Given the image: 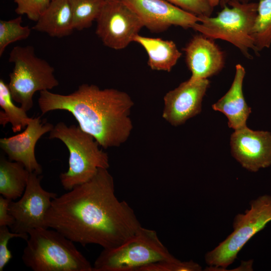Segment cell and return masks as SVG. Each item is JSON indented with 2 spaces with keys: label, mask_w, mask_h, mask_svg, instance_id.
<instances>
[{
  "label": "cell",
  "mask_w": 271,
  "mask_h": 271,
  "mask_svg": "<svg viewBox=\"0 0 271 271\" xmlns=\"http://www.w3.org/2000/svg\"><path fill=\"white\" fill-rule=\"evenodd\" d=\"M46 224L74 242L115 247L142 227L134 211L114 193L107 169H99L88 181L53 199Z\"/></svg>",
  "instance_id": "1"
},
{
  "label": "cell",
  "mask_w": 271,
  "mask_h": 271,
  "mask_svg": "<svg viewBox=\"0 0 271 271\" xmlns=\"http://www.w3.org/2000/svg\"><path fill=\"white\" fill-rule=\"evenodd\" d=\"M38 102L43 114L55 110L71 113L80 128L104 149L119 147L133 128L130 114L134 102L126 92L114 88L83 84L67 95L44 90Z\"/></svg>",
  "instance_id": "2"
},
{
  "label": "cell",
  "mask_w": 271,
  "mask_h": 271,
  "mask_svg": "<svg viewBox=\"0 0 271 271\" xmlns=\"http://www.w3.org/2000/svg\"><path fill=\"white\" fill-rule=\"evenodd\" d=\"M49 228L29 232L22 256L26 266L34 271H93V266L74 242Z\"/></svg>",
  "instance_id": "3"
},
{
  "label": "cell",
  "mask_w": 271,
  "mask_h": 271,
  "mask_svg": "<svg viewBox=\"0 0 271 271\" xmlns=\"http://www.w3.org/2000/svg\"><path fill=\"white\" fill-rule=\"evenodd\" d=\"M49 138L61 140L69 150L68 169L59 176L66 190L88 181L99 169L109 167L107 153L99 148V145L92 136L79 126H67L59 122L50 132Z\"/></svg>",
  "instance_id": "4"
},
{
  "label": "cell",
  "mask_w": 271,
  "mask_h": 271,
  "mask_svg": "<svg viewBox=\"0 0 271 271\" xmlns=\"http://www.w3.org/2000/svg\"><path fill=\"white\" fill-rule=\"evenodd\" d=\"M176 259L155 230L142 226L119 245L103 249L94 263L93 271H138L154 262Z\"/></svg>",
  "instance_id": "5"
},
{
  "label": "cell",
  "mask_w": 271,
  "mask_h": 271,
  "mask_svg": "<svg viewBox=\"0 0 271 271\" xmlns=\"http://www.w3.org/2000/svg\"><path fill=\"white\" fill-rule=\"evenodd\" d=\"M9 61L14 64L8 83L12 98L27 112L33 107L36 92L49 90L59 85L54 68L36 55L32 46L14 47Z\"/></svg>",
  "instance_id": "6"
},
{
  "label": "cell",
  "mask_w": 271,
  "mask_h": 271,
  "mask_svg": "<svg viewBox=\"0 0 271 271\" xmlns=\"http://www.w3.org/2000/svg\"><path fill=\"white\" fill-rule=\"evenodd\" d=\"M215 17H198L201 22L192 28L207 38L221 39L238 48L248 58L255 51L251 32L257 13V3L230 0Z\"/></svg>",
  "instance_id": "7"
},
{
  "label": "cell",
  "mask_w": 271,
  "mask_h": 271,
  "mask_svg": "<svg viewBox=\"0 0 271 271\" xmlns=\"http://www.w3.org/2000/svg\"><path fill=\"white\" fill-rule=\"evenodd\" d=\"M250 205L249 209L235 217L232 232L206 254L205 261L211 268H225L232 264L246 243L271 221V196H260Z\"/></svg>",
  "instance_id": "8"
},
{
  "label": "cell",
  "mask_w": 271,
  "mask_h": 271,
  "mask_svg": "<svg viewBox=\"0 0 271 271\" xmlns=\"http://www.w3.org/2000/svg\"><path fill=\"white\" fill-rule=\"evenodd\" d=\"M95 33L106 47L123 49L144 25L138 16L122 0H105L96 20Z\"/></svg>",
  "instance_id": "9"
},
{
  "label": "cell",
  "mask_w": 271,
  "mask_h": 271,
  "mask_svg": "<svg viewBox=\"0 0 271 271\" xmlns=\"http://www.w3.org/2000/svg\"><path fill=\"white\" fill-rule=\"evenodd\" d=\"M41 179L39 174L30 172L20 199L11 201L9 210L15 220L11 228L13 232L28 234L35 229L48 228L46 215L57 194L44 190L41 185Z\"/></svg>",
  "instance_id": "10"
},
{
  "label": "cell",
  "mask_w": 271,
  "mask_h": 271,
  "mask_svg": "<svg viewBox=\"0 0 271 271\" xmlns=\"http://www.w3.org/2000/svg\"><path fill=\"white\" fill-rule=\"evenodd\" d=\"M141 19L151 32L160 33L172 26L192 28L201 22L198 16L166 0H122Z\"/></svg>",
  "instance_id": "11"
},
{
  "label": "cell",
  "mask_w": 271,
  "mask_h": 271,
  "mask_svg": "<svg viewBox=\"0 0 271 271\" xmlns=\"http://www.w3.org/2000/svg\"><path fill=\"white\" fill-rule=\"evenodd\" d=\"M209 84L207 79L189 78L168 92L164 97L163 118L171 125L178 126L199 114Z\"/></svg>",
  "instance_id": "12"
},
{
  "label": "cell",
  "mask_w": 271,
  "mask_h": 271,
  "mask_svg": "<svg viewBox=\"0 0 271 271\" xmlns=\"http://www.w3.org/2000/svg\"><path fill=\"white\" fill-rule=\"evenodd\" d=\"M231 153L245 169L255 172L271 165V133L246 126L235 130L230 138Z\"/></svg>",
  "instance_id": "13"
},
{
  "label": "cell",
  "mask_w": 271,
  "mask_h": 271,
  "mask_svg": "<svg viewBox=\"0 0 271 271\" xmlns=\"http://www.w3.org/2000/svg\"><path fill=\"white\" fill-rule=\"evenodd\" d=\"M53 127L50 123L42 122L39 117L31 118L24 131L1 139L0 147L10 160L21 163L30 172L40 175L42 168L35 157V146L40 138L50 132Z\"/></svg>",
  "instance_id": "14"
},
{
  "label": "cell",
  "mask_w": 271,
  "mask_h": 271,
  "mask_svg": "<svg viewBox=\"0 0 271 271\" xmlns=\"http://www.w3.org/2000/svg\"><path fill=\"white\" fill-rule=\"evenodd\" d=\"M186 61L192 79H207L219 72L224 64L223 52L204 36H195L184 48Z\"/></svg>",
  "instance_id": "15"
},
{
  "label": "cell",
  "mask_w": 271,
  "mask_h": 271,
  "mask_svg": "<svg viewBox=\"0 0 271 271\" xmlns=\"http://www.w3.org/2000/svg\"><path fill=\"white\" fill-rule=\"evenodd\" d=\"M235 68V76L230 89L212 105L214 110L226 115L229 127L234 130L246 126V120L251 113V108L247 105L242 91L245 69L241 64L236 65Z\"/></svg>",
  "instance_id": "16"
},
{
  "label": "cell",
  "mask_w": 271,
  "mask_h": 271,
  "mask_svg": "<svg viewBox=\"0 0 271 271\" xmlns=\"http://www.w3.org/2000/svg\"><path fill=\"white\" fill-rule=\"evenodd\" d=\"M32 29L52 37L62 38L74 30L73 16L69 0H51Z\"/></svg>",
  "instance_id": "17"
},
{
  "label": "cell",
  "mask_w": 271,
  "mask_h": 271,
  "mask_svg": "<svg viewBox=\"0 0 271 271\" xmlns=\"http://www.w3.org/2000/svg\"><path fill=\"white\" fill-rule=\"evenodd\" d=\"M146 51L148 65L153 70L170 72L182 55L172 41L137 35L133 39Z\"/></svg>",
  "instance_id": "18"
},
{
  "label": "cell",
  "mask_w": 271,
  "mask_h": 271,
  "mask_svg": "<svg viewBox=\"0 0 271 271\" xmlns=\"http://www.w3.org/2000/svg\"><path fill=\"white\" fill-rule=\"evenodd\" d=\"M30 172L18 162L0 157V194L14 201L21 197L27 185Z\"/></svg>",
  "instance_id": "19"
},
{
  "label": "cell",
  "mask_w": 271,
  "mask_h": 271,
  "mask_svg": "<svg viewBox=\"0 0 271 271\" xmlns=\"http://www.w3.org/2000/svg\"><path fill=\"white\" fill-rule=\"evenodd\" d=\"M0 106L4 110L0 112V124L5 126L10 122L14 132L20 131L26 127L31 119L26 110L13 102L8 84L2 79H0Z\"/></svg>",
  "instance_id": "20"
},
{
  "label": "cell",
  "mask_w": 271,
  "mask_h": 271,
  "mask_svg": "<svg viewBox=\"0 0 271 271\" xmlns=\"http://www.w3.org/2000/svg\"><path fill=\"white\" fill-rule=\"evenodd\" d=\"M255 47L254 52L271 45V0H259L257 13L251 32Z\"/></svg>",
  "instance_id": "21"
},
{
  "label": "cell",
  "mask_w": 271,
  "mask_h": 271,
  "mask_svg": "<svg viewBox=\"0 0 271 271\" xmlns=\"http://www.w3.org/2000/svg\"><path fill=\"white\" fill-rule=\"evenodd\" d=\"M105 0H69L74 30L81 31L90 27L96 21Z\"/></svg>",
  "instance_id": "22"
},
{
  "label": "cell",
  "mask_w": 271,
  "mask_h": 271,
  "mask_svg": "<svg viewBox=\"0 0 271 271\" xmlns=\"http://www.w3.org/2000/svg\"><path fill=\"white\" fill-rule=\"evenodd\" d=\"M22 21L21 16L8 21H0V56L9 45L25 40L30 36L31 28L22 26Z\"/></svg>",
  "instance_id": "23"
},
{
  "label": "cell",
  "mask_w": 271,
  "mask_h": 271,
  "mask_svg": "<svg viewBox=\"0 0 271 271\" xmlns=\"http://www.w3.org/2000/svg\"><path fill=\"white\" fill-rule=\"evenodd\" d=\"M201 266L193 260H164L140 268L138 271H200Z\"/></svg>",
  "instance_id": "24"
},
{
  "label": "cell",
  "mask_w": 271,
  "mask_h": 271,
  "mask_svg": "<svg viewBox=\"0 0 271 271\" xmlns=\"http://www.w3.org/2000/svg\"><path fill=\"white\" fill-rule=\"evenodd\" d=\"M51 1V0H14L17 5L15 12L20 16L26 15L29 19L37 22L47 9Z\"/></svg>",
  "instance_id": "25"
},
{
  "label": "cell",
  "mask_w": 271,
  "mask_h": 271,
  "mask_svg": "<svg viewBox=\"0 0 271 271\" xmlns=\"http://www.w3.org/2000/svg\"><path fill=\"white\" fill-rule=\"evenodd\" d=\"M198 17H210L213 10L209 0H166Z\"/></svg>",
  "instance_id": "26"
},
{
  "label": "cell",
  "mask_w": 271,
  "mask_h": 271,
  "mask_svg": "<svg viewBox=\"0 0 271 271\" xmlns=\"http://www.w3.org/2000/svg\"><path fill=\"white\" fill-rule=\"evenodd\" d=\"M15 237L27 240L29 237V234L14 233L11 232L8 226H0V271L3 270L5 266L12 258L11 252L9 249L8 245L9 240Z\"/></svg>",
  "instance_id": "27"
},
{
  "label": "cell",
  "mask_w": 271,
  "mask_h": 271,
  "mask_svg": "<svg viewBox=\"0 0 271 271\" xmlns=\"http://www.w3.org/2000/svg\"><path fill=\"white\" fill-rule=\"evenodd\" d=\"M11 201L2 195L0 196V226H6L11 228L14 223V219L9 210Z\"/></svg>",
  "instance_id": "28"
},
{
  "label": "cell",
  "mask_w": 271,
  "mask_h": 271,
  "mask_svg": "<svg viewBox=\"0 0 271 271\" xmlns=\"http://www.w3.org/2000/svg\"><path fill=\"white\" fill-rule=\"evenodd\" d=\"M230 0H220V4H221L222 7H223L224 5H227L228 2ZM238 1L242 3H248L251 0H238Z\"/></svg>",
  "instance_id": "29"
},
{
  "label": "cell",
  "mask_w": 271,
  "mask_h": 271,
  "mask_svg": "<svg viewBox=\"0 0 271 271\" xmlns=\"http://www.w3.org/2000/svg\"><path fill=\"white\" fill-rule=\"evenodd\" d=\"M209 1L212 7L214 8L219 5L220 0H209Z\"/></svg>",
  "instance_id": "30"
}]
</instances>
